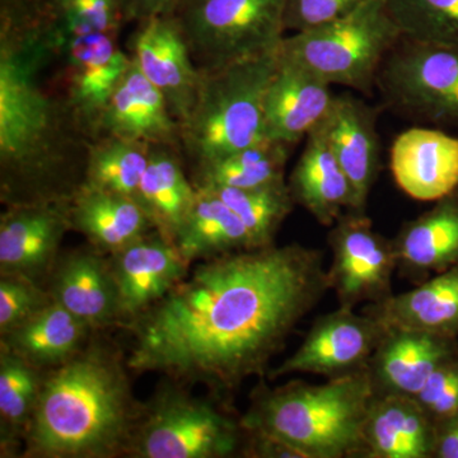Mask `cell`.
<instances>
[{"instance_id":"cell-1","label":"cell","mask_w":458,"mask_h":458,"mask_svg":"<svg viewBox=\"0 0 458 458\" xmlns=\"http://www.w3.org/2000/svg\"><path fill=\"white\" fill-rule=\"evenodd\" d=\"M327 291L324 254L300 243L207 259L129 327L126 366L232 393L269 372Z\"/></svg>"},{"instance_id":"cell-2","label":"cell","mask_w":458,"mask_h":458,"mask_svg":"<svg viewBox=\"0 0 458 458\" xmlns=\"http://www.w3.org/2000/svg\"><path fill=\"white\" fill-rule=\"evenodd\" d=\"M45 0H0V188L5 205L69 200L82 186L89 137L41 74L57 57Z\"/></svg>"},{"instance_id":"cell-3","label":"cell","mask_w":458,"mask_h":458,"mask_svg":"<svg viewBox=\"0 0 458 458\" xmlns=\"http://www.w3.org/2000/svg\"><path fill=\"white\" fill-rule=\"evenodd\" d=\"M137 424L122 360L105 346L86 345L42 377L25 454L42 458L117 456L128 452Z\"/></svg>"},{"instance_id":"cell-4","label":"cell","mask_w":458,"mask_h":458,"mask_svg":"<svg viewBox=\"0 0 458 458\" xmlns=\"http://www.w3.org/2000/svg\"><path fill=\"white\" fill-rule=\"evenodd\" d=\"M373 396L367 369L321 385L292 381L259 391L240 423L243 432L278 437L302 458H357Z\"/></svg>"},{"instance_id":"cell-5","label":"cell","mask_w":458,"mask_h":458,"mask_svg":"<svg viewBox=\"0 0 458 458\" xmlns=\"http://www.w3.org/2000/svg\"><path fill=\"white\" fill-rule=\"evenodd\" d=\"M278 50L199 69L197 98L180 126L181 152L195 167L267 140L264 98L278 68Z\"/></svg>"},{"instance_id":"cell-6","label":"cell","mask_w":458,"mask_h":458,"mask_svg":"<svg viewBox=\"0 0 458 458\" xmlns=\"http://www.w3.org/2000/svg\"><path fill=\"white\" fill-rule=\"evenodd\" d=\"M401 32L385 0H369L335 22L285 36L278 54L333 86L370 96Z\"/></svg>"},{"instance_id":"cell-7","label":"cell","mask_w":458,"mask_h":458,"mask_svg":"<svg viewBox=\"0 0 458 458\" xmlns=\"http://www.w3.org/2000/svg\"><path fill=\"white\" fill-rule=\"evenodd\" d=\"M286 0H181L174 16L200 71L279 49Z\"/></svg>"},{"instance_id":"cell-8","label":"cell","mask_w":458,"mask_h":458,"mask_svg":"<svg viewBox=\"0 0 458 458\" xmlns=\"http://www.w3.org/2000/svg\"><path fill=\"white\" fill-rule=\"evenodd\" d=\"M376 90L391 113L458 134V47L401 36L381 66Z\"/></svg>"},{"instance_id":"cell-9","label":"cell","mask_w":458,"mask_h":458,"mask_svg":"<svg viewBox=\"0 0 458 458\" xmlns=\"http://www.w3.org/2000/svg\"><path fill=\"white\" fill-rule=\"evenodd\" d=\"M241 423L208 401L167 390L137 424L129 454L140 458H223L236 454Z\"/></svg>"},{"instance_id":"cell-10","label":"cell","mask_w":458,"mask_h":458,"mask_svg":"<svg viewBox=\"0 0 458 458\" xmlns=\"http://www.w3.org/2000/svg\"><path fill=\"white\" fill-rule=\"evenodd\" d=\"M330 228L327 243L333 259L327 279L339 306L355 309L393 295L397 269L393 240L377 232L366 213L345 212Z\"/></svg>"},{"instance_id":"cell-11","label":"cell","mask_w":458,"mask_h":458,"mask_svg":"<svg viewBox=\"0 0 458 458\" xmlns=\"http://www.w3.org/2000/svg\"><path fill=\"white\" fill-rule=\"evenodd\" d=\"M55 26L64 95L92 140L102 111L131 68V57L119 47L117 36Z\"/></svg>"},{"instance_id":"cell-12","label":"cell","mask_w":458,"mask_h":458,"mask_svg":"<svg viewBox=\"0 0 458 458\" xmlns=\"http://www.w3.org/2000/svg\"><path fill=\"white\" fill-rule=\"evenodd\" d=\"M385 334V327L366 312L339 306L313 322L300 348L276 369L270 379L310 373L336 378L367 369L370 358Z\"/></svg>"},{"instance_id":"cell-13","label":"cell","mask_w":458,"mask_h":458,"mask_svg":"<svg viewBox=\"0 0 458 458\" xmlns=\"http://www.w3.org/2000/svg\"><path fill=\"white\" fill-rule=\"evenodd\" d=\"M0 216V274L40 283L55 267L72 229L71 199L5 205Z\"/></svg>"},{"instance_id":"cell-14","label":"cell","mask_w":458,"mask_h":458,"mask_svg":"<svg viewBox=\"0 0 458 458\" xmlns=\"http://www.w3.org/2000/svg\"><path fill=\"white\" fill-rule=\"evenodd\" d=\"M108 262L116 286L120 324L128 327L170 293L189 270L174 243L157 231L114 252Z\"/></svg>"},{"instance_id":"cell-15","label":"cell","mask_w":458,"mask_h":458,"mask_svg":"<svg viewBox=\"0 0 458 458\" xmlns=\"http://www.w3.org/2000/svg\"><path fill=\"white\" fill-rule=\"evenodd\" d=\"M131 41L132 63L164 95L181 126L197 98L200 71L176 21L172 14L140 21Z\"/></svg>"},{"instance_id":"cell-16","label":"cell","mask_w":458,"mask_h":458,"mask_svg":"<svg viewBox=\"0 0 458 458\" xmlns=\"http://www.w3.org/2000/svg\"><path fill=\"white\" fill-rule=\"evenodd\" d=\"M378 108L351 92L335 95L318 128L354 190L352 212L366 213L370 191L381 170Z\"/></svg>"},{"instance_id":"cell-17","label":"cell","mask_w":458,"mask_h":458,"mask_svg":"<svg viewBox=\"0 0 458 458\" xmlns=\"http://www.w3.org/2000/svg\"><path fill=\"white\" fill-rule=\"evenodd\" d=\"M390 170L401 191L418 201H437L458 190V134L412 126L390 148Z\"/></svg>"},{"instance_id":"cell-18","label":"cell","mask_w":458,"mask_h":458,"mask_svg":"<svg viewBox=\"0 0 458 458\" xmlns=\"http://www.w3.org/2000/svg\"><path fill=\"white\" fill-rule=\"evenodd\" d=\"M454 358L458 337L385 327L367 370L376 394L415 397L434 370Z\"/></svg>"},{"instance_id":"cell-19","label":"cell","mask_w":458,"mask_h":458,"mask_svg":"<svg viewBox=\"0 0 458 458\" xmlns=\"http://www.w3.org/2000/svg\"><path fill=\"white\" fill-rule=\"evenodd\" d=\"M96 137L143 141L181 150V129L161 92L132 63L102 111Z\"/></svg>"},{"instance_id":"cell-20","label":"cell","mask_w":458,"mask_h":458,"mask_svg":"<svg viewBox=\"0 0 458 458\" xmlns=\"http://www.w3.org/2000/svg\"><path fill=\"white\" fill-rule=\"evenodd\" d=\"M334 98L330 84L279 59L265 92V134L271 140L297 146L324 122Z\"/></svg>"},{"instance_id":"cell-21","label":"cell","mask_w":458,"mask_h":458,"mask_svg":"<svg viewBox=\"0 0 458 458\" xmlns=\"http://www.w3.org/2000/svg\"><path fill=\"white\" fill-rule=\"evenodd\" d=\"M434 203L393 238L397 269L415 284L458 264V190Z\"/></svg>"},{"instance_id":"cell-22","label":"cell","mask_w":458,"mask_h":458,"mask_svg":"<svg viewBox=\"0 0 458 458\" xmlns=\"http://www.w3.org/2000/svg\"><path fill=\"white\" fill-rule=\"evenodd\" d=\"M433 442L434 421L414 397L375 394L357 458H432Z\"/></svg>"},{"instance_id":"cell-23","label":"cell","mask_w":458,"mask_h":458,"mask_svg":"<svg viewBox=\"0 0 458 458\" xmlns=\"http://www.w3.org/2000/svg\"><path fill=\"white\" fill-rule=\"evenodd\" d=\"M98 250H78L54 267L49 292L55 302L93 330L120 324L116 286Z\"/></svg>"},{"instance_id":"cell-24","label":"cell","mask_w":458,"mask_h":458,"mask_svg":"<svg viewBox=\"0 0 458 458\" xmlns=\"http://www.w3.org/2000/svg\"><path fill=\"white\" fill-rule=\"evenodd\" d=\"M288 182L295 204L325 227L354 209V190L318 128L306 138Z\"/></svg>"},{"instance_id":"cell-25","label":"cell","mask_w":458,"mask_h":458,"mask_svg":"<svg viewBox=\"0 0 458 458\" xmlns=\"http://www.w3.org/2000/svg\"><path fill=\"white\" fill-rule=\"evenodd\" d=\"M363 312L386 327H405L458 337V264L411 291L369 303Z\"/></svg>"},{"instance_id":"cell-26","label":"cell","mask_w":458,"mask_h":458,"mask_svg":"<svg viewBox=\"0 0 458 458\" xmlns=\"http://www.w3.org/2000/svg\"><path fill=\"white\" fill-rule=\"evenodd\" d=\"M72 229L93 249L113 255L150 233L155 225L135 199L81 186L71 199Z\"/></svg>"},{"instance_id":"cell-27","label":"cell","mask_w":458,"mask_h":458,"mask_svg":"<svg viewBox=\"0 0 458 458\" xmlns=\"http://www.w3.org/2000/svg\"><path fill=\"white\" fill-rule=\"evenodd\" d=\"M92 327L53 301L9 333L0 348L38 369H53L72 360L87 345Z\"/></svg>"},{"instance_id":"cell-28","label":"cell","mask_w":458,"mask_h":458,"mask_svg":"<svg viewBox=\"0 0 458 458\" xmlns=\"http://www.w3.org/2000/svg\"><path fill=\"white\" fill-rule=\"evenodd\" d=\"M180 153L179 148L152 147L137 197L156 231L171 242L197 199V188L183 171Z\"/></svg>"},{"instance_id":"cell-29","label":"cell","mask_w":458,"mask_h":458,"mask_svg":"<svg viewBox=\"0 0 458 458\" xmlns=\"http://www.w3.org/2000/svg\"><path fill=\"white\" fill-rule=\"evenodd\" d=\"M195 188V203L174 240L183 260L190 264L256 249L236 213L212 190L203 186Z\"/></svg>"},{"instance_id":"cell-30","label":"cell","mask_w":458,"mask_h":458,"mask_svg":"<svg viewBox=\"0 0 458 458\" xmlns=\"http://www.w3.org/2000/svg\"><path fill=\"white\" fill-rule=\"evenodd\" d=\"M293 148L267 138L216 161L199 165L194 185L254 189L283 182Z\"/></svg>"},{"instance_id":"cell-31","label":"cell","mask_w":458,"mask_h":458,"mask_svg":"<svg viewBox=\"0 0 458 458\" xmlns=\"http://www.w3.org/2000/svg\"><path fill=\"white\" fill-rule=\"evenodd\" d=\"M152 146L116 137L89 140L82 186L137 200Z\"/></svg>"},{"instance_id":"cell-32","label":"cell","mask_w":458,"mask_h":458,"mask_svg":"<svg viewBox=\"0 0 458 458\" xmlns=\"http://www.w3.org/2000/svg\"><path fill=\"white\" fill-rule=\"evenodd\" d=\"M203 188L216 192L236 213L255 247L274 245L280 227L297 205L286 181L254 189Z\"/></svg>"},{"instance_id":"cell-33","label":"cell","mask_w":458,"mask_h":458,"mask_svg":"<svg viewBox=\"0 0 458 458\" xmlns=\"http://www.w3.org/2000/svg\"><path fill=\"white\" fill-rule=\"evenodd\" d=\"M41 369L13 352L0 348V423L2 445H14L25 437L38 403Z\"/></svg>"},{"instance_id":"cell-34","label":"cell","mask_w":458,"mask_h":458,"mask_svg":"<svg viewBox=\"0 0 458 458\" xmlns=\"http://www.w3.org/2000/svg\"><path fill=\"white\" fill-rule=\"evenodd\" d=\"M401 35L458 47V0H385Z\"/></svg>"},{"instance_id":"cell-35","label":"cell","mask_w":458,"mask_h":458,"mask_svg":"<svg viewBox=\"0 0 458 458\" xmlns=\"http://www.w3.org/2000/svg\"><path fill=\"white\" fill-rule=\"evenodd\" d=\"M54 22L62 29L89 30L119 36L125 0H47Z\"/></svg>"},{"instance_id":"cell-36","label":"cell","mask_w":458,"mask_h":458,"mask_svg":"<svg viewBox=\"0 0 458 458\" xmlns=\"http://www.w3.org/2000/svg\"><path fill=\"white\" fill-rule=\"evenodd\" d=\"M49 291L40 283L21 276H2L0 278V335L32 318L53 302Z\"/></svg>"},{"instance_id":"cell-37","label":"cell","mask_w":458,"mask_h":458,"mask_svg":"<svg viewBox=\"0 0 458 458\" xmlns=\"http://www.w3.org/2000/svg\"><path fill=\"white\" fill-rule=\"evenodd\" d=\"M369 0H286V31L303 32L349 16Z\"/></svg>"},{"instance_id":"cell-38","label":"cell","mask_w":458,"mask_h":458,"mask_svg":"<svg viewBox=\"0 0 458 458\" xmlns=\"http://www.w3.org/2000/svg\"><path fill=\"white\" fill-rule=\"evenodd\" d=\"M434 423L458 411V358L441 364L414 397Z\"/></svg>"},{"instance_id":"cell-39","label":"cell","mask_w":458,"mask_h":458,"mask_svg":"<svg viewBox=\"0 0 458 458\" xmlns=\"http://www.w3.org/2000/svg\"><path fill=\"white\" fill-rule=\"evenodd\" d=\"M249 436L245 450L247 457L255 458H302L300 452L278 437L260 432H245Z\"/></svg>"},{"instance_id":"cell-40","label":"cell","mask_w":458,"mask_h":458,"mask_svg":"<svg viewBox=\"0 0 458 458\" xmlns=\"http://www.w3.org/2000/svg\"><path fill=\"white\" fill-rule=\"evenodd\" d=\"M432 458H458V411L434 423Z\"/></svg>"},{"instance_id":"cell-41","label":"cell","mask_w":458,"mask_h":458,"mask_svg":"<svg viewBox=\"0 0 458 458\" xmlns=\"http://www.w3.org/2000/svg\"><path fill=\"white\" fill-rule=\"evenodd\" d=\"M181 0H125L126 22H140L148 18L174 13Z\"/></svg>"}]
</instances>
